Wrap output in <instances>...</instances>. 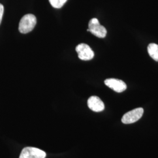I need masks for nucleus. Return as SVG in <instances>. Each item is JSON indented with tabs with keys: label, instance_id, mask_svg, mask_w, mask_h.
I'll list each match as a JSON object with an SVG mask.
<instances>
[{
	"label": "nucleus",
	"instance_id": "obj_1",
	"mask_svg": "<svg viewBox=\"0 0 158 158\" xmlns=\"http://www.w3.org/2000/svg\"><path fill=\"white\" fill-rule=\"evenodd\" d=\"M36 24V17L33 14H27L20 20L19 31L22 34H27L34 29Z\"/></svg>",
	"mask_w": 158,
	"mask_h": 158
},
{
	"label": "nucleus",
	"instance_id": "obj_2",
	"mask_svg": "<svg viewBox=\"0 0 158 158\" xmlns=\"http://www.w3.org/2000/svg\"><path fill=\"white\" fill-rule=\"evenodd\" d=\"M87 31L90 32L93 35L100 38H105L107 33L106 28L100 25L97 18H93L90 21Z\"/></svg>",
	"mask_w": 158,
	"mask_h": 158
},
{
	"label": "nucleus",
	"instance_id": "obj_3",
	"mask_svg": "<svg viewBox=\"0 0 158 158\" xmlns=\"http://www.w3.org/2000/svg\"><path fill=\"white\" fill-rule=\"evenodd\" d=\"M143 114L142 108H137L125 114L122 118V123L125 124H129L135 123L141 118Z\"/></svg>",
	"mask_w": 158,
	"mask_h": 158
},
{
	"label": "nucleus",
	"instance_id": "obj_4",
	"mask_svg": "<svg viewBox=\"0 0 158 158\" xmlns=\"http://www.w3.org/2000/svg\"><path fill=\"white\" fill-rule=\"evenodd\" d=\"M46 153L36 148L27 147L21 151L19 158H45Z\"/></svg>",
	"mask_w": 158,
	"mask_h": 158
},
{
	"label": "nucleus",
	"instance_id": "obj_5",
	"mask_svg": "<svg viewBox=\"0 0 158 158\" xmlns=\"http://www.w3.org/2000/svg\"><path fill=\"white\" fill-rule=\"evenodd\" d=\"M76 51L79 59L82 60H90L94 56V53L90 47L85 44H80L76 46Z\"/></svg>",
	"mask_w": 158,
	"mask_h": 158
},
{
	"label": "nucleus",
	"instance_id": "obj_6",
	"mask_svg": "<svg viewBox=\"0 0 158 158\" xmlns=\"http://www.w3.org/2000/svg\"><path fill=\"white\" fill-rule=\"evenodd\" d=\"M105 85L117 93H122L127 89V85L121 80L108 79L104 81Z\"/></svg>",
	"mask_w": 158,
	"mask_h": 158
},
{
	"label": "nucleus",
	"instance_id": "obj_7",
	"mask_svg": "<svg viewBox=\"0 0 158 158\" xmlns=\"http://www.w3.org/2000/svg\"><path fill=\"white\" fill-rule=\"evenodd\" d=\"M87 105L89 108L94 112H101L105 108L104 102L97 96L90 97L87 101Z\"/></svg>",
	"mask_w": 158,
	"mask_h": 158
},
{
	"label": "nucleus",
	"instance_id": "obj_8",
	"mask_svg": "<svg viewBox=\"0 0 158 158\" xmlns=\"http://www.w3.org/2000/svg\"><path fill=\"white\" fill-rule=\"evenodd\" d=\"M148 52L153 60L158 62V45L150 44L148 46Z\"/></svg>",
	"mask_w": 158,
	"mask_h": 158
},
{
	"label": "nucleus",
	"instance_id": "obj_9",
	"mask_svg": "<svg viewBox=\"0 0 158 158\" xmlns=\"http://www.w3.org/2000/svg\"><path fill=\"white\" fill-rule=\"evenodd\" d=\"M49 2L53 8H60L68 0H49Z\"/></svg>",
	"mask_w": 158,
	"mask_h": 158
},
{
	"label": "nucleus",
	"instance_id": "obj_10",
	"mask_svg": "<svg viewBox=\"0 0 158 158\" xmlns=\"http://www.w3.org/2000/svg\"><path fill=\"white\" fill-rule=\"evenodd\" d=\"M4 6H2L1 4H0V24L2 21V16H3V14H4Z\"/></svg>",
	"mask_w": 158,
	"mask_h": 158
}]
</instances>
